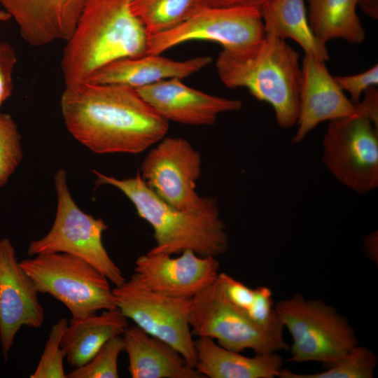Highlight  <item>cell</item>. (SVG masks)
Segmentation results:
<instances>
[{"instance_id": "obj_1", "label": "cell", "mask_w": 378, "mask_h": 378, "mask_svg": "<svg viewBox=\"0 0 378 378\" xmlns=\"http://www.w3.org/2000/svg\"><path fill=\"white\" fill-rule=\"evenodd\" d=\"M60 107L65 126L97 154L144 152L166 136L169 121L130 87L83 82L65 86Z\"/></svg>"}, {"instance_id": "obj_2", "label": "cell", "mask_w": 378, "mask_h": 378, "mask_svg": "<svg viewBox=\"0 0 378 378\" xmlns=\"http://www.w3.org/2000/svg\"><path fill=\"white\" fill-rule=\"evenodd\" d=\"M132 1H84L62 53L61 69L65 86L87 81L113 61L146 55L148 35L132 12Z\"/></svg>"}, {"instance_id": "obj_3", "label": "cell", "mask_w": 378, "mask_h": 378, "mask_svg": "<svg viewBox=\"0 0 378 378\" xmlns=\"http://www.w3.org/2000/svg\"><path fill=\"white\" fill-rule=\"evenodd\" d=\"M222 83L229 88H245L273 108L280 127L297 122L302 67L298 52L272 34L238 50H223L216 63Z\"/></svg>"}, {"instance_id": "obj_4", "label": "cell", "mask_w": 378, "mask_h": 378, "mask_svg": "<svg viewBox=\"0 0 378 378\" xmlns=\"http://www.w3.org/2000/svg\"><path fill=\"white\" fill-rule=\"evenodd\" d=\"M97 186L108 185L121 191L140 218L153 228L155 245L149 251L174 255L191 250L200 256L217 257L228 248L229 238L217 202L195 211L167 204L141 177L117 178L93 170Z\"/></svg>"}, {"instance_id": "obj_5", "label": "cell", "mask_w": 378, "mask_h": 378, "mask_svg": "<svg viewBox=\"0 0 378 378\" xmlns=\"http://www.w3.org/2000/svg\"><path fill=\"white\" fill-rule=\"evenodd\" d=\"M292 337L289 361H316L328 367L358 344L354 329L337 310L320 300L297 294L275 304Z\"/></svg>"}, {"instance_id": "obj_6", "label": "cell", "mask_w": 378, "mask_h": 378, "mask_svg": "<svg viewBox=\"0 0 378 378\" xmlns=\"http://www.w3.org/2000/svg\"><path fill=\"white\" fill-rule=\"evenodd\" d=\"M57 211L53 224L42 238L31 241L27 255L64 253L88 262L105 276L115 286L126 279L111 259L102 242L108 225L100 218L83 211L70 192L64 169L54 176Z\"/></svg>"}, {"instance_id": "obj_7", "label": "cell", "mask_w": 378, "mask_h": 378, "mask_svg": "<svg viewBox=\"0 0 378 378\" xmlns=\"http://www.w3.org/2000/svg\"><path fill=\"white\" fill-rule=\"evenodd\" d=\"M38 293L49 294L82 318L116 307L108 279L86 261L64 253H40L20 262Z\"/></svg>"}, {"instance_id": "obj_8", "label": "cell", "mask_w": 378, "mask_h": 378, "mask_svg": "<svg viewBox=\"0 0 378 378\" xmlns=\"http://www.w3.org/2000/svg\"><path fill=\"white\" fill-rule=\"evenodd\" d=\"M192 335L216 340L220 346L256 354L288 349L283 332L273 331L254 323L227 298L217 279L192 298L188 316Z\"/></svg>"}, {"instance_id": "obj_9", "label": "cell", "mask_w": 378, "mask_h": 378, "mask_svg": "<svg viewBox=\"0 0 378 378\" xmlns=\"http://www.w3.org/2000/svg\"><path fill=\"white\" fill-rule=\"evenodd\" d=\"M116 307L148 334L176 349L195 368L196 352L188 316L191 298L168 297L146 288L133 274L113 288Z\"/></svg>"}, {"instance_id": "obj_10", "label": "cell", "mask_w": 378, "mask_h": 378, "mask_svg": "<svg viewBox=\"0 0 378 378\" xmlns=\"http://www.w3.org/2000/svg\"><path fill=\"white\" fill-rule=\"evenodd\" d=\"M264 36L260 8L202 5L176 27L149 36L146 55H161L192 40L214 41L224 50H238L255 44Z\"/></svg>"}, {"instance_id": "obj_11", "label": "cell", "mask_w": 378, "mask_h": 378, "mask_svg": "<svg viewBox=\"0 0 378 378\" xmlns=\"http://www.w3.org/2000/svg\"><path fill=\"white\" fill-rule=\"evenodd\" d=\"M323 161L341 183L359 193L378 186V132L368 118L335 119L323 140Z\"/></svg>"}, {"instance_id": "obj_12", "label": "cell", "mask_w": 378, "mask_h": 378, "mask_svg": "<svg viewBox=\"0 0 378 378\" xmlns=\"http://www.w3.org/2000/svg\"><path fill=\"white\" fill-rule=\"evenodd\" d=\"M144 159L140 175L162 200L178 209L195 211L216 202L201 197L196 182L202 173V157L186 139L164 137Z\"/></svg>"}, {"instance_id": "obj_13", "label": "cell", "mask_w": 378, "mask_h": 378, "mask_svg": "<svg viewBox=\"0 0 378 378\" xmlns=\"http://www.w3.org/2000/svg\"><path fill=\"white\" fill-rule=\"evenodd\" d=\"M172 255L148 251L135 260L134 274L152 291L175 298H192L216 281L217 257L200 256L191 250Z\"/></svg>"}, {"instance_id": "obj_14", "label": "cell", "mask_w": 378, "mask_h": 378, "mask_svg": "<svg viewBox=\"0 0 378 378\" xmlns=\"http://www.w3.org/2000/svg\"><path fill=\"white\" fill-rule=\"evenodd\" d=\"M38 295L10 240L0 239V344L5 360L22 326L38 328L43 325L45 312Z\"/></svg>"}, {"instance_id": "obj_15", "label": "cell", "mask_w": 378, "mask_h": 378, "mask_svg": "<svg viewBox=\"0 0 378 378\" xmlns=\"http://www.w3.org/2000/svg\"><path fill=\"white\" fill-rule=\"evenodd\" d=\"M181 80H163L136 90L167 121L190 125H213L220 114L236 111L242 107L239 99L209 94Z\"/></svg>"}, {"instance_id": "obj_16", "label": "cell", "mask_w": 378, "mask_h": 378, "mask_svg": "<svg viewBox=\"0 0 378 378\" xmlns=\"http://www.w3.org/2000/svg\"><path fill=\"white\" fill-rule=\"evenodd\" d=\"M301 67L300 107L294 143L301 141L322 122L359 115L356 105L338 86L326 62L304 55Z\"/></svg>"}, {"instance_id": "obj_17", "label": "cell", "mask_w": 378, "mask_h": 378, "mask_svg": "<svg viewBox=\"0 0 378 378\" xmlns=\"http://www.w3.org/2000/svg\"><path fill=\"white\" fill-rule=\"evenodd\" d=\"M85 0H0L22 38L41 47L72 35Z\"/></svg>"}, {"instance_id": "obj_18", "label": "cell", "mask_w": 378, "mask_h": 378, "mask_svg": "<svg viewBox=\"0 0 378 378\" xmlns=\"http://www.w3.org/2000/svg\"><path fill=\"white\" fill-rule=\"evenodd\" d=\"M211 61L209 56L184 61L174 60L160 55L126 57L102 67L87 82L120 85L137 89L163 80H181L200 71Z\"/></svg>"}, {"instance_id": "obj_19", "label": "cell", "mask_w": 378, "mask_h": 378, "mask_svg": "<svg viewBox=\"0 0 378 378\" xmlns=\"http://www.w3.org/2000/svg\"><path fill=\"white\" fill-rule=\"evenodd\" d=\"M132 378H203L172 346L137 326L122 335Z\"/></svg>"}, {"instance_id": "obj_20", "label": "cell", "mask_w": 378, "mask_h": 378, "mask_svg": "<svg viewBox=\"0 0 378 378\" xmlns=\"http://www.w3.org/2000/svg\"><path fill=\"white\" fill-rule=\"evenodd\" d=\"M194 344L195 368L203 378H274L279 376L283 365L276 353L248 357L206 337H198Z\"/></svg>"}, {"instance_id": "obj_21", "label": "cell", "mask_w": 378, "mask_h": 378, "mask_svg": "<svg viewBox=\"0 0 378 378\" xmlns=\"http://www.w3.org/2000/svg\"><path fill=\"white\" fill-rule=\"evenodd\" d=\"M128 326V319L118 308L85 318H71L61 341L64 358L71 367L85 365L108 340L122 335Z\"/></svg>"}, {"instance_id": "obj_22", "label": "cell", "mask_w": 378, "mask_h": 378, "mask_svg": "<svg viewBox=\"0 0 378 378\" xmlns=\"http://www.w3.org/2000/svg\"><path fill=\"white\" fill-rule=\"evenodd\" d=\"M260 12L265 34L292 39L304 55L328 60L326 44L316 38L310 27L305 0H272L263 5Z\"/></svg>"}, {"instance_id": "obj_23", "label": "cell", "mask_w": 378, "mask_h": 378, "mask_svg": "<svg viewBox=\"0 0 378 378\" xmlns=\"http://www.w3.org/2000/svg\"><path fill=\"white\" fill-rule=\"evenodd\" d=\"M310 27L322 43L342 38L351 43H361L365 31L356 13L358 0H307Z\"/></svg>"}, {"instance_id": "obj_24", "label": "cell", "mask_w": 378, "mask_h": 378, "mask_svg": "<svg viewBox=\"0 0 378 378\" xmlns=\"http://www.w3.org/2000/svg\"><path fill=\"white\" fill-rule=\"evenodd\" d=\"M202 5V0H133L131 8L149 36L176 27Z\"/></svg>"}, {"instance_id": "obj_25", "label": "cell", "mask_w": 378, "mask_h": 378, "mask_svg": "<svg viewBox=\"0 0 378 378\" xmlns=\"http://www.w3.org/2000/svg\"><path fill=\"white\" fill-rule=\"evenodd\" d=\"M377 364L375 354L367 346L358 344L327 370L318 373L297 374L281 369L280 378H372Z\"/></svg>"}, {"instance_id": "obj_26", "label": "cell", "mask_w": 378, "mask_h": 378, "mask_svg": "<svg viewBox=\"0 0 378 378\" xmlns=\"http://www.w3.org/2000/svg\"><path fill=\"white\" fill-rule=\"evenodd\" d=\"M122 335L108 340L85 365L76 368L66 374L68 378H118V360L125 350Z\"/></svg>"}, {"instance_id": "obj_27", "label": "cell", "mask_w": 378, "mask_h": 378, "mask_svg": "<svg viewBox=\"0 0 378 378\" xmlns=\"http://www.w3.org/2000/svg\"><path fill=\"white\" fill-rule=\"evenodd\" d=\"M22 137L13 117L0 113V188L8 181L22 159Z\"/></svg>"}, {"instance_id": "obj_28", "label": "cell", "mask_w": 378, "mask_h": 378, "mask_svg": "<svg viewBox=\"0 0 378 378\" xmlns=\"http://www.w3.org/2000/svg\"><path fill=\"white\" fill-rule=\"evenodd\" d=\"M69 321L62 318L52 325L43 351L30 378H66L61 341Z\"/></svg>"}, {"instance_id": "obj_29", "label": "cell", "mask_w": 378, "mask_h": 378, "mask_svg": "<svg viewBox=\"0 0 378 378\" xmlns=\"http://www.w3.org/2000/svg\"><path fill=\"white\" fill-rule=\"evenodd\" d=\"M335 82L343 92H347L350 100L357 104L361 94L372 87L378 84V65L376 64L366 71L349 76L334 77Z\"/></svg>"}, {"instance_id": "obj_30", "label": "cell", "mask_w": 378, "mask_h": 378, "mask_svg": "<svg viewBox=\"0 0 378 378\" xmlns=\"http://www.w3.org/2000/svg\"><path fill=\"white\" fill-rule=\"evenodd\" d=\"M217 281L227 298L235 307L245 312L254 299L255 290L229 274L220 272Z\"/></svg>"}, {"instance_id": "obj_31", "label": "cell", "mask_w": 378, "mask_h": 378, "mask_svg": "<svg viewBox=\"0 0 378 378\" xmlns=\"http://www.w3.org/2000/svg\"><path fill=\"white\" fill-rule=\"evenodd\" d=\"M16 63L14 48L9 43L0 41V107L12 94L13 74Z\"/></svg>"}, {"instance_id": "obj_32", "label": "cell", "mask_w": 378, "mask_h": 378, "mask_svg": "<svg viewBox=\"0 0 378 378\" xmlns=\"http://www.w3.org/2000/svg\"><path fill=\"white\" fill-rule=\"evenodd\" d=\"M364 98L356 104L358 115L368 118L378 126V90L372 87L365 92Z\"/></svg>"}, {"instance_id": "obj_33", "label": "cell", "mask_w": 378, "mask_h": 378, "mask_svg": "<svg viewBox=\"0 0 378 378\" xmlns=\"http://www.w3.org/2000/svg\"><path fill=\"white\" fill-rule=\"evenodd\" d=\"M272 0H202V4L213 7H253L260 8Z\"/></svg>"}, {"instance_id": "obj_34", "label": "cell", "mask_w": 378, "mask_h": 378, "mask_svg": "<svg viewBox=\"0 0 378 378\" xmlns=\"http://www.w3.org/2000/svg\"><path fill=\"white\" fill-rule=\"evenodd\" d=\"M358 6L370 18H378V0H358Z\"/></svg>"}, {"instance_id": "obj_35", "label": "cell", "mask_w": 378, "mask_h": 378, "mask_svg": "<svg viewBox=\"0 0 378 378\" xmlns=\"http://www.w3.org/2000/svg\"><path fill=\"white\" fill-rule=\"evenodd\" d=\"M10 19L11 17L6 10H0V22H6Z\"/></svg>"}]
</instances>
